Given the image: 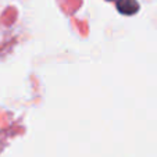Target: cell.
Masks as SVG:
<instances>
[{
	"label": "cell",
	"mask_w": 157,
	"mask_h": 157,
	"mask_svg": "<svg viewBox=\"0 0 157 157\" xmlns=\"http://www.w3.org/2000/svg\"><path fill=\"white\" fill-rule=\"evenodd\" d=\"M117 9L122 13V14H135L139 9L136 0H118L117 2Z\"/></svg>",
	"instance_id": "6da1fadb"
}]
</instances>
